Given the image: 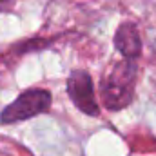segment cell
<instances>
[{
	"instance_id": "obj_1",
	"label": "cell",
	"mask_w": 156,
	"mask_h": 156,
	"mask_svg": "<svg viewBox=\"0 0 156 156\" xmlns=\"http://www.w3.org/2000/svg\"><path fill=\"white\" fill-rule=\"evenodd\" d=\"M138 67L134 60L123 58L113 64L102 76L100 82V98L109 111H122L131 105L134 98Z\"/></svg>"
},
{
	"instance_id": "obj_2",
	"label": "cell",
	"mask_w": 156,
	"mask_h": 156,
	"mask_svg": "<svg viewBox=\"0 0 156 156\" xmlns=\"http://www.w3.org/2000/svg\"><path fill=\"white\" fill-rule=\"evenodd\" d=\"M51 98L53 96L47 89H27L2 109L0 122L16 123V122H24L38 115H44L51 107Z\"/></svg>"
},
{
	"instance_id": "obj_3",
	"label": "cell",
	"mask_w": 156,
	"mask_h": 156,
	"mask_svg": "<svg viewBox=\"0 0 156 156\" xmlns=\"http://www.w3.org/2000/svg\"><path fill=\"white\" fill-rule=\"evenodd\" d=\"M67 94L75 107L80 109L87 116H98L100 105L94 98V85L93 78L85 69H75L67 78Z\"/></svg>"
},
{
	"instance_id": "obj_4",
	"label": "cell",
	"mask_w": 156,
	"mask_h": 156,
	"mask_svg": "<svg viewBox=\"0 0 156 156\" xmlns=\"http://www.w3.org/2000/svg\"><path fill=\"white\" fill-rule=\"evenodd\" d=\"M115 47L118 49V53H122L123 58H129V60H136L142 55L140 33H138V27L133 22H123L116 29Z\"/></svg>"
}]
</instances>
